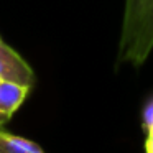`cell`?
Segmentation results:
<instances>
[{
  "mask_svg": "<svg viewBox=\"0 0 153 153\" xmlns=\"http://www.w3.org/2000/svg\"><path fill=\"white\" fill-rule=\"evenodd\" d=\"M153 50V0H125L119 63L142 66Z\"/></svg>",
  "mask_w": 153,
  "mask_h": 153,
  "instance_id": "6da1fadb",
  "label": "cell"
},
{
  "mask_svg": "<svg viewBox=\"0 0 153 153\" xmlns=\"http://www.w3.org/2000/svg\"><path fill=\"white\" fill-rule=\"evenodd\" d=\"M0 79L15 81V82L33 87L35 73L30 64L13 48L8 46L4 51H0Z\"/></svg>",
  "mask_w": 153,
  "mask_h": 153,
  "instance_id": "7a4b0ae2",
  "label": "cell"
},
{
  "mask_svg": "<svg viewBox=\"0 0 153 153\" xmlns=\"http://www.w3.org/2000/svg\"><path fill=\"white\" fill-rule=\"evenodd\" d=\"M31 87L15 81L0 79V112L10 119L25 102Z\"/></svg>",
  "mask_w": 153,
  "mask_h": 153,
  "instance_id": "3957f363",
  "label": "cell"
},
{
  "mask_svg": "<svg viewBox=\"0 0 153 153\" xmlns=\"http://www.w3.org/2000/svg\"><path fill=\"white\" fill-rule=\"evenodd\" d=\"M0 153H43L38 143L0 128Z\"/></svg>",
  "mask_w": 153,
  "mask_h": 153,
  "instance_id": "277c9868",
  "label": "cell"
},
{
  "mask_svg": "<svg viewBox=\"0 0 153 153\" xmlns=\"http://www.w3.org/2000/svg\"><path fill=\"white\" fill-rule=\"evenodd\" d=\"M143 130L146 133L145 150L148 153H153V97L146 102L143 109Z\"/></svg>",
  "mask_w": 153,
  "mask_h": 153,
  "instance_id": "5b68a950",
  "label": "cell"
},
{
  "mask_svg": "<svg viewBox=\"0 0 153 153\" xmlns=\"http://www.w3.org/2000/svg\"><path fill=\"white\" fill-rule=\"evenodd\" d=\"M5 48H8V45H7V43H5V41H4V40H2V38H0V51H4V50H5Z\"/></svg>",
  "mask_w": 153,
  "mask_h": 153,
  "instance_id": "8992f818",
  "label": "cell"
}]
</instances>
